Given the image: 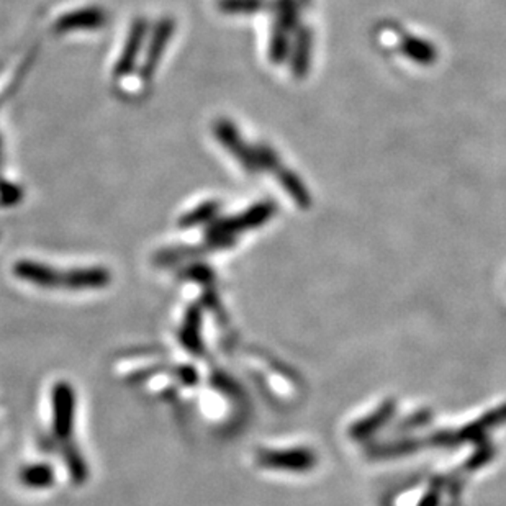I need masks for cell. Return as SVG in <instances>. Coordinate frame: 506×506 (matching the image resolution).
<instances>
[{"instance_id":"cell-5","label":"cell","mask_w":506,"mask_h":506,"mask_svg":"<svg viewBox=\"0 0 506 506\" xmlns=\"http://www.w3.org/2000/svg\"><path fill=\"white\" fill-rule=\"evenodd\" d=\"M148 36L147 18H137L131 28H129V38L123 46L120 58L113 68V78L120 79L129 76V72L137 66L138 56L141 52V46L145 43Z\"/></svg>"},{"instance_id":"cell-13","label":"cell","mask_w":506,"mask_h":506,"mask_svg":"<svg viewBox=\"0 0 506 506\" xmlns=\"http://www.w3.org/2000/svg\"><path fill=\"white\" fill-rule=\"evenodd\" d=\"M277 17L282 28H292L295 24V7L292 0H279L277 2Z\"/></svg>"},{"instance_id":"cell-17","label":"cell","mask_w":506,"mask_h":506,"mask_svg":"<svg viewBox=\"0 0 506 506\" xmlns=\"http://www.w3.org/2000/svg\"><path fill=\"white\" fill-rule=\"evenodd\" d=\"M0 166H2V143H0Z\"/></svg>"},{"instance_id":"cell-14","label":"cell","mask_w":506,"mask_h":506,"mask_svg":"<svg viewBox=\"0 0 506 506\" xmlns=\"http://www.w3.org/2000/svg\"><path fill=\"white\" fill-rule=\"evenodd\" d=\"M254 153H256L259 169H274V167H277L279 159H277V156L271 148L261 145V147L254 148Z\"/></svg>"},{"instance_id":"cell-7","label":"cell","mask_w":506,"mask_h":506,"mask_svg":"<svg viewBox=\"0 0 506 506\" xmlns=\"http://www.w3.org/2000/svg\"><path fill=\"white\" fill-rule=\"evenodd\" d=\"M107 24L105 10L99 7H87V9L74 10L61 15L54 24L56 33H68L76 30H99Z\"/></svg>"},{"instance_id":"cell-11","label":"cell","mask_w":506,"mask_h":506,"mask_svg":"<svg viewBox=\"0 0 506 506\" xmlns=\"http://www.w3.org/2000/svg\"><path fill=\"white\" fill-rule=\"evenodd\" d=\"M218 210H220V206L216 202H206V204H202L197 208L190 210L189 214L184 215L180 218L179 224L184 228H192L198 224H210V222H214Z\"/></svg>"},{"instance_id":"cell-16","label":"cell","mask_w":506,"mask_h":506,"mask_svg":"<svg viewBox=\"0 0 506 506\" xmlns=\"http://www.w3.org/2000/svg\"><path fill=\"white\" fill-rule=\"evenodd\" d=\"M279 179L283 184L285 189H289V192L292 194L293 197L297 200H303L305 194H303V189H301V182L293 177L291 172L282 171L279 174Z\"/></svg>"},{"instance_id":"cell-8","label":"cell","mask_w":506,"mask_h":506,"mask_svg":"<svg viewBox=\"0 0 506 506\" xmlns=\"http://www.w3.org/2000/svg\"><path fill=\"white\" fill-rule=\"evenodd\" d=\"M112 275L105 267H82L64 271L62 289L68 291H99L107 287Z\"/></svg>"},{"instance_id":"cell-3","label":"cell","mask_w":506,"mask_h":506,"mask_svg":"<svg viewBox=\"0 0 506 506\" xmlns=\"http://www.w3.org/2000/svg\"><path fill=\"white\" fill-rule=\"evenodd\" d=\"M76 395L68 382H60L53 388V429L60 439H69L74 428Z\"/></svg>"},{"instance_id":"cell-4","label":"cell","mask_w":506,"mask_h":506,"mask_svg":"<svg viewBox=\"0 0 506 506\" xmlns=\"http://www.w3.org/2000/svg\"><path fill=\"white\" fill-rule=\"evenodd\" d=\"M176 32V22L172 18H163L155 26V32L149 38L147 54L141 66V79L151 81L155 76L156 69L159 66V61L163 58L166 46L171 42L172 34Z\"/></svg>"},{"instance_id":"cell-10","label":"cell","mask_w":506,"mask_h":506,"mask_svg":"<svg viewBox=\"0 0 506 506\" xmlns=\"http://www.w3.org/2000/svg\"><path fill=\"white\" fill-rule=\"evenodd\" d=\"M266 7L264 0H218L216 9L224 15H254Z\"/></svg>"},{"instance_id":"cell-9","label":"cell","mask_w":506,"mask_h":506,"mask_svg":"<svg viewBox=\"0 0 506 506\" xmlns=\"http://www.w3.org/2000/svg\"><path fill=\"white\" fill-rule=\"evenodd\" d=\"M18 477H20V482L30 489H46V487H52L53 482H54L53 467L46 463L26 465L20 471Z\"/></svg>"},{"instance_id":"cell-15","label":"cell","mask_w":506,"mask_h":506,"mask_svg":"<svg viewBox=\"0 0 506 506\" xmlns=\"http://www.w3.org/2000/svg\"><path fill=\"white\" fill-rule=\"evenodd\" d=\"M287 46H289L287 36L282 32H275L271 42V60L281 62L287 54Z\"/></svg>"},{"instance_id":"cell-2","label":"cell","mask_w":506,"mask_h":506,"mask_svg":"<svg viewBox=\"0 0 506 506\" xmlns=\"http://www.w3.org/2000/svg\"><path fill=\"white\" fill-rule=\"evenodd\" d=\"M214 135L218 139V143L233 158H236L240 161L244 171H259L254 148H249L244 143V139L241 137L240 129H236V125L233 121L226 120V119H220V120L215 121Z\"/></svg>"},{"instance_id":"cell-6","label":"cell","mask_w":506,"mask_h":506,"mask_svg":"<svg viewBox=\"0 0 506 506\" xmlns=\"http://www.w3.org/2000/svg\"><path fill=\"white\" fill-rule=\"evenodd\" d=\"M14 274L24 282L33 283L34 287L40 289H62V279L64 272L54 267H50L43 263L34 261H18L14 266Z\"/></svg>"},{"instance_id":"cell-1","label":"cell","mask_w":506,"mask_h":506,"mask_svg":"<svg viewBox=\"0 0 506 506\" xmlns=\"http://www.w3.org/2000/svg\"><path fill=\"white\" fill-rule=\"evenodd\" d=\"M272 214V205L269 204H261L249 208L246 212L238 215V216H230L224 220H214L212 226L206 232V238L210 241L212 246L216 248H224L230 246L233 243L234 234L249 230V228H256L259 224H264L267 218Z\"/></svg>"},{"instance_id":"cell-12","label":"cell","mask_w":506,"mask_h":506,"mask_svg":"<svg viewBox=\"0 0 506 506\" xmlns=\"http://www.w3.org/2000/svg\"><path fill=\"white\" fill-rule=\"evenodd\" d=\"M22 197H24V192L18 186L7 182V180L0 179V205H15L22 200Z\"/></svg>"}]
</instances>
